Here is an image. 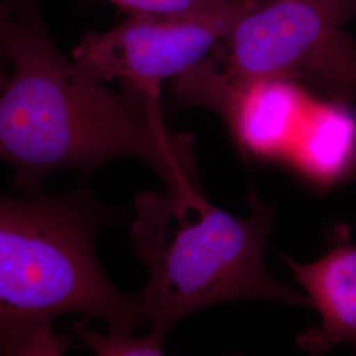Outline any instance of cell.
<instances>
[{
	"label": "cell",
	"instance_id": "cell-1",
	"mask_svg": "<svg viewBox=\"0 0 356 356\" xmlns=\"http://www.w3.org/2000/svg\"><path fill=\"white\" fill-rule=\"evenodd\" d=\"M8 3L13 70L0 89V161L13 168L15 189L38 195L56 172L89 176L120 157L148 164L168 189H202L194 138L168 129L160 95L83 76L57 48L38 0Z\"/></svg>",
	"mask_w": 356,
	"mask_h": 356
},
{
	"label": "cell",
	"instance_id": "cell-2",
	"mask_svg": "<svg viewBox=\"0 0 356 356\" xmlns=\"http://www.w3.org/2000/svg\"><path fill=\"white\" fill-rule=\"evenodd\" d=\"M120 216L85 182L60 195H0V355L63 314L124 332L148 322L140 294L120 292L97 254L98 234Z\"/></svg>",
	"mask_w": 356,
	"mask_h": 356
},
{
	"label": "cell",
	"instance_id": "cell-3",
	"mask_svg": "<svg viewBox=\"0 0 356 356\" xmlns=\"http://www.w3.org/2000/svg\"><path fill=\"white\" fill-rule=\"evenodd\" d=\"M252 214L238 218L204 191H144L131 227L135 254L148 269L140 294L151 332L165 342L178 322L226 301L269 300L313 307L307 296L276 280L266 264L272 206L251 194Z\"/></svg>",
	"mask_w": 356,
	"mask_h": 356
},
{
	"label": "cell",
	"instance_id": "cell-4",
	"mask_svg": "<svg viewBox=\"0 0 356 356\" xmlns=\"http://www.w3.org/2000/svg\"><path fill=\"white\" fill-rule=\"evenodd\" d=\"M288 81H242L207 56L175 78L176 107L222 116L243 156L282 159L326 184L356 169V120L348 106L318 102Z\"/></svg>",
	"mask_w": 356,
	"mask_h": 356
},
{
	"label": "cell",
	"instance_id": "cell-5",
	"mask_svg": "<svg viewBox=\"0 0 356 356\" xmlns=\"http://www.w3.org/2000/svg\"><path fill=\"white\" fill-rule=\"evenodd\" d=\"M356 0H254L210 53L242 81L310 85L329 101L356 102V38L344 26Z\"/></svg>",
	"mask_w": 356,
	"mask_h": 356
},
{
	"label": "cell",
	"instance_id": "cell-6",
	"mask_svg": "<svg viewBox=\"0 0 356 356\" xmlns=\"http://www.w3.org/2000/svg\"><path fill=\"white\" fill-rule=\"evenodd\" d=\"M254 0L214 13L182 16L128 13L108 31H89L73 51L76 69L90 79L160 95V85L201 63Z\"/></svg>",
	"mask_w": 356,
	"mask_h": 356
},
{
	"label": "cell",
	"instance_id": "cell-7",
	"mask_svg": "<svg viewBox=\"0 0 356 356\" xmlns=\"http://www.w3.org/2000/svg\"><path fill=\"white\" fill-rule=\"evenodd\" d=\"M282 259L321 316L318 327L301 332L297 346L310 355H322L343 343L356 351V244L348 227L337 226L329 250L313 263Z\"/></svg>",
	"mask_w": 356,
	"mask_h": 356
},
{
	"label": "cell",
	"instance_id": "cell-8",
	"mask_svg": "<svg viewBox=\"0 0 356 356\" xmlns=\"http://www.w3.org/2000/svg\"><path fill=\"white\" fill-rule=\"evenodd\" d=\"M86 321H79L73 326L72 332L82 348L91 350L99 356H132L163 355L164 341L149 332L140 338L132 335V332L108 330L107 334L88 327Z\"/></svg>",
	"mask_w": 356,
	"mask_h": 356
},
{
	"label": "cell",
	"instance_id": "cell-9",
	"mask_svg": "<svg viewBox=\"0 0 356 356\" xmlns=\"http://www.w3.org/2000/svg\"><path fill=\"white\" fill-rule=\"evenodd\" d=\"M127 13L182 16L214 13L245 0H108Z\"/></svg>",
	"mask_w": 356,
	"mask_h": 356
},
{
	"label": "cell",
	"instance_id": "cell-10",
	"mask_svg": "<svg viewBox=\"0 0 356 356\" xmlns=\"http://www.w3.org/2000/svg\"><path fill=\"white\" fill-rule=\"evenodd\" d=\"M73 332L58 334L54 323H45L32 331L16 355H64L73 344Z\"/></svg>",
	"mask_w": 356,
	"mask_h": 356
},
{
	"label": "cell",
	"instance_id": "cell-11",
	"mask_svg": "<svg viewBox=\"0 0 356 356\" xmlns=\"http://www.w3.org/2000/svg\"><path fill=\"white\" fill-rule=\"evenodd\" d=\"M13 19V8H11L8 0H0V49H3L6 53H7L6 33L8 31V26L11 24Z\"/></svg>",
	"mask_w": 356,
	"mask_h": 356
},
{
	"label": "cell",
	"instance_id": "cell-12",
	"mask_svg": "<svg viewBox=\"0 0 356 356\" xmlns=\"http://www.w3.org/2000/svg\"><path fill=\"white\" fill-rule=\"evenodd\" d=\"M8 66H10V60L7 57V53L3 49H0V89L4 85L6 79L10 76Z\"/></svg>",
	"mask_w": 356,
	"mask_h": 356
}]
</instances>
